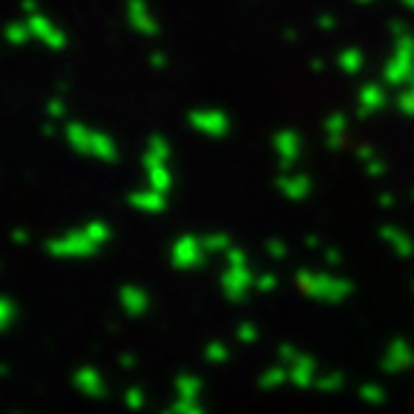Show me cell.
Instances as JSON below:
<instances>
[{
    "label": "cell",
    "instance_id": "cell-1",
    "mask_svg": "<svg viewBox=\"0 0 414 414\" xmlns=\"http://www.w3.org/2000/svg\"><path fill=\"white\" fill-rule=\"evenodd\" d=\"M110 236L112 230L107 222H90L78 230H66L46 239V253L55 259H90L110 242Z\"/></svg>",
    "mask_w": 414,
    "mask_h": 414
},
{
    "label": "cell",
    "instance_id": "cell-2",
    "mask_svg": "<svg viewBox=\"0 0 414 414\" xmlns=\"http://www.w3.org/2000/svg\"><path fill=\"white\" fill-rule=\"evenodd\" d=\"M294 282L297 288L314 299V302H328V305H336V302H345L351 297L354 285L349 280H342V276H334V273H325V270H297L294 276Z\"/></svg>",
    "mask_w": 414,
    "mask_h": 414
},
{
    "label": "cell",
    "instance_id": "cell-3",
    "mask_svg": "<svg viewBox=\"0 0 414 414\" xmlns=\"http://www.w3.org/2000/svg\"><path fill=\"white\" fill-rule=\"evenodd\" d=\"M66 142L73 150H78L81 156H92L98 161H118V147L112 144V138H107L104 132H95V129H87L84 124H69L66 127Z\"/></svg>",
    "mask_w": 414,
    "mask_h": 414
},
{
    "label": "cell",
    "instance_id": "cell-4",
    "mask_svg": "<svg viewBox=\"0 0 414 414\" xmlns=\"http://www.w3.org/2000/svg\"><path fill=\"white\" fill-rule=\"evenodd\" d=\"M207 256L211 253L204 250L201 236H193V233L179 236L173 242V248H170V262H173L176 270H196V267H201L207 262Z\"/></svg>",
    "mask_w": 414,
    "mask_h": 414
},
{
    "label": "cell",
    "instance_id": "cell-5",
    "mask_svg": "<svg viewBox=\"0 0 414 414\" xmlns=\"http://www.w3.org/2000/svg\"><path fill=\"white\" fill-rule=\"evenodd\" d=\"M256 288V276L248 265H228L222 270V294L230 302H242Z\"/></svg>",
    "mask_w": 414,
    "mask_h": 414
},
{
    "label": "cell",
    "instance_id": "cell-6",
    "mask_svg": "<svg viewBox=\"0 0 414 414\" xmlns=\"http://www.w3.org/2000/svg\"><path fill=\"white\" fill-rule=\"evenodd\" d=\"M411 366H414V349H411V342L403 339V336L391 339V342L386 345V351H383L380 368H383L386 374H400V371H405V368H411Z\"/></svg>",
    "mask_w": 414,
    "mask_h": 414
},
{
    "label": "cell",
    "instance_id": "cell-7",
    "mask_svg": "<svg viewBox=\"0 0 414 414\" xmlns=\"http://www.w3.org/2000/svg\"><path fill=\"white\" fill-rule=\"evenodd\" d=\"M317 377H319V366L314 357L308 354H299L291 366H288V383L294 388H314L317 386Z\"/></svg>",
    "mask_w": 414,
    "mask_h": 414
},
{
    "label": "cell",
    "instance_id": "cell-8",
    "mask_svg": "<svg viewBox=\"0 0 414 414\" xmlns=\"http://www.w3.org/2000/svg\"><path fill=\"white\" fill-rule=\"evenodd\" d=\"M73 386H75L84 397H92V400L107 397V383H104L101 371L92 368V366H81V368L73 374Z\"/></svg>",
    "mask_w": 414,
    "mask_h": 414
},
{
    "label": "cell",
    "instance_id": "cell-9",
    "mask_svg": "<svg viewBox=\"0 0 414 414\" xmlns=\"http://www.w3.org/2000/svg\"><path fill=\"white\" fill-rule=\"evenodd\" d=\"M273 150H276V156H280V164H282L285 170H291V167L297 164V159H299L302 142H299L297 132L285 129V132H276V135H273Z\"/></svg>",
    "mask_w": 414,
    "mask_h": 414
},
{
    "label": "cell",
    "instance_id": "cell-10",
    "mask_svg": "<svg viewBox=\"0 0 414 414\" xmlns=\"http://www.w3.org/2000/svg\"><path fill=\"white\" fill-rule=\"evenodd\" d=\"M129 207H135V211H142V213H164L167 211V196L147 187V190H132L127 196Z\"/></svg>",
    "mask_w": 414,
    "mask_h": 414
},
{
    "label": "cell",
    "instance_id": "cell-11",
    "mask_svg": "<svg viewBox=\"0 0 414 414\" xmlns=\"http://www.w3.org/2000/svg\"><path fill=\"white\" fill-rule=\"evenodd\" d=\"M118 305H121V311L127 317H142L150 308V297H147L144 288H138V285H124L118 291Z\"/></svg>",
    "mask_w": 414,
    "mask_h": 414
},
{
    "label": "cell",
    "instance_id": "cell-12",
    "mask_svg": "<svg viewBox=\"0 0 414 414\" xmlns=\"http://www.w3.org/2000/svg\"><path fill=\"white\" fill-rule=\"evenodd\" d=\"M276 190L291 201H302L311 196V179L305 173H282L276 179Z\"/></svg>",
    "mask_w": 414,
    "mask_h": 414
},
{
    "label": "cell",
    "instance_id": "cell-13",
    "mask_svg": "<svg viewBox=\"0 0 414 414\" xmlns=\"http://www.w3.org/2000/svg\"><path fill=\"white\" fill-rule=\"evenodd\" d=\"M190 124L201 135H211V138H222L230 129V124H228V118L222 112H193L190 115Z\"/></svg>",
    "mask_w": 414,
    "mask_h": 414
},
{
    "label": "cell",
    "instance_id": "cell-14",
    "mask_svg": "<svg viewBox=\"0 0 414 414\" xmlns=\"http://www.w3.org/2000/svg\"><path fill=\"white\" fill-rule=\"evenodd\" d=\"M380 236H383V242H388V248H391L400 259H411V256H414V239H411L405 230H400V228H394V225H386V228L380 230Z\"/></svg>",
    "mask_w": 414,
    "mask_h": 414
},
{
    "label": "cell",
    "instance_id": "cell-15",
    "mask_svg": "<svg viewBox=\"0 0 414 414\" xmlns=\"http://www.w3.org/2000/svg\"><path fill=\"white\" fill-rule=\"evenodd\" d=\"M170 161V147L161 135H153L150 138V147L144 153V170H156V167H167Z\"/></svg>",
    "mask_w": 414,
    "mask_h": 414
},
{
    "label": "cell",
    "instance_id": "cell-16",
    "mask_svg": "<svg viewBox=\"0 0 414 414\" xmlns=\"http://www.w3.org/2000/svg\"><path fill=\"white\" fill-rule=\"evenodd\" d=\"M204 391L201 377L196 374H179L176 377V400H198Z\"/></svg>",
    "mask_w": 414,
    "mask_h": 414
},
{
    "label": "cell",
    "instance_id": "cell-17",
    "mask_svg": "<svg viewBox=\"0 0 414 414\" xmlns=\"http://www.w3.org/2000/svg\"><path fill=\"white\" fill-rule=\"evenodd\" d=\"M288 383V366L276 363V366H267L262 374H259V388L262 391H276L280 386Z\"/></svg>",
    "mask_w": 414,
    "mask_h": 414
},
{
    "label": "cell",
    "instance_id": "cell-18",
    "mask_svg": "<svg viewBox=\"0 0 414 414\" xmlns=\"http://www.w3.org/2000/svg\"><path fill=\"white\" fill-rule=\"evenodd\" d=\"M201 242H204V250H207V253H211V256H213V253H222V256H225V253H228V250L233 248L230 236H228V233H222V230H213V233H204V236H201Z\"/></svg>",
    "mask_w": 414,
    "mask_h": 414
},
{
    "label": "cell",
    "instance_id": "cell-19",
    "mask_svg": "<svg viewBox=\"0 0 414 414\" xmlns=\"http://www.w3.org/2000/svg\"><path fill=\"white\" fill-rule=\"evenodd\" d=\"M147 184L153 187V190H159V193H170V187H173V173H170V167H156V170H147Z\"/></svg>",
    "mask_w": 414,
    "mask_h": 414
},
{
    "label": "cell",
    "instance_id": "cell-20",
    "mask_svg": "<svg viewBox=\"0 0 414 414\" xmlns=\"http://www.w3.org/2000/svg\"><path fill=\"white\" fill-rule=\"evenodd\" d=\"M204 360L207 363H213V366H222V363H228L230 360V345H225V342H207L204 345Z\"/></svg>",
    "mask_w": 414,
    "mask_h": 414
},
{
    "label": "cell",
    "instance_id": "cell-21",
    "mask_svg": "<svg viewBox=\"0 0 414 414\" xmlns=\"http://www.w3.org/2000/svg\"><path fill=\"white\" fill-rule=\"evenodd\" d=\"M345 386V377L339 374V371H322L319 377H317V391H325V394H331V391H339Z\"/></svg>",
    "mask_w": 414,
    "mask_h": 414
},
{
    "label": "cell",
    "instance_id": "cell-22",
    "mask_svg": "<svg viewBox=\"0 0 414 414\" xmlns=\"http://www.w3.org/2000/svg\"><path fill=\"white\" fill-rule=\"evenodd\" d=\"M15 314H18V308H15V299H12V297H4V299H0V328L9 331L12 322H15Z\"/></svg>",
    "mask_w": 414,
    "mask_h": 414
},
{
    "label": "cell",
    "instance_id": "cell-23",
    "mask_svg": "<svg viewBox=\"0 0 414 414\" xmlns=\"http://www.w3.org/2000/svg\"><path fill=\"white\" fill-rule=\"evenodd\" d=\"M236 339H239L242 345H253V342L259 339V328H256L250 319H242V322L236 325Z\"/></svg>",
    "mask_w": 414,
    "mask_h": 414
},
{
    "label": "cell",
    "instance_id": "cell-24",
    "mask_svg": "<svg viewBox=\"0 0 414 414\" xmlns=\"http://www.w3.org/2000/svg\"><path fill=\"white\" fill-rule=\"evenodd\" d=\"M360 397L371 405H380V403H386V388L377 383H366V386H360Z\"/></svg>",
    "mask_w": 414,
    "mask_h": 414
},
{
    "label": "cell",
    "instance_id": "cell-25",
    "mask_svg": "<svg viewBox=\"0 0 414 414\" xmlns=\"http://www.w3.org/2000/svg\"><path fill=\"white\" fill-rule=\"evenodd\" d=\"M325 129H328V144H331V147H339V144H342V129H345V121H342L339 115H334V118H328Z\"/></svg>",
    "mask_w": 414,
    "mask_h": 414
},
{
    "label": "cell",
    "instance_id": "cell-26",
    "mask_svg": "<svg viewBox=\"0 0 414 414\" xmlns=\"http://www.w3.org/2000/svg\"><path fill=\"white\" fill-rule=\"evenodd\" d=\"M276 288H280V276H276V273L265 270V273L256 276V291H259V294H270V291H276Z\"/></svg>",
    "mask_w": 414,
    "mask_h": 414
},
{
    "label": "cell",
    "instance_id": "cell-27",
    "mask_svg": "<svg viewBox=\"0 0 414 414\" xmlns=\"http://www.w3.org/2000/svg\"><path fill=\"white\" fill-rule=\"evenodd\" d=\"M124 403H127L129 411H142V408H144V391L138 388V386H129V388L124 391Z\"/></svg>",
    "mask_w": 414,
    "mask_h": 414
},
{
    "label": "cell",
    "instance_id": "cell-28",
    "mask_svg": "<svg viewBox=\"0 0 414 414\" xmlns=\"http://www.w3.org/2000/svg\"><path fill=\"white\" fill-rule=\"evenodd\" d=\"M170 408H173L176 414H207L204 405H201L198 400H176Z\"/></svg>",
    "mask_w": 414,
    "mask_h": 414
},
{
    "label": "cell",
    "instance_id": "cell-29",
    "mask_svg": "<svg viewBox=\"0 0 414 414\" xmlns=\"http://www.w3.org/2000/svg\"><path fill=\"white\" fill-rule=\"evenodd\" d=\"M265 250H267L270 259H285V256H288V245H285L282 239H267Z\"/></svg>",
    "mask_w": 414,
    "mask_h": 414
},
{
    "label": "cell",
    "instance_id": "cell-30",
    "mask_svg": "<svg viewBox=\"0 0 414 414\" xmlns=\"http://www.w3.org/2000/svg\"><path fill=\"white\" fill-rule=\"evenodd\" d=\"M297 357H299V351L294 349L291 342H282V345H280V363H282V366H291Z\"/></svg>",
    "mask_w": 414,
    "mask_h": 414
},
{
    "label": "cell",
    "instance_id": "cell-31",
    "mask_svg": "<svg viewBox=\"0 0 414 414\" xmlns=\"http://www.w3.org/2000/svg\"><path fill=\"white\" fill-rule=\"evenodd\" d=\"M380 104H383L380 90H366V95H363V110H377Z\"/></svg>",
    "mask_w": 414,
    "mask_h": 414
},
{
    "label": "cell",
    "instance_id": "cell-32",
    "mask_svg": "<svg viewBox=\"0 0 414 414\" xmlns=\"http://www.w3.org/2000/svg\"><path fill=\"white\" fill-rule=\"evenodd\" d=\"M225 262H228V265H248V253H245L242 248L233 245V248L225 253Z\"/></svg>",
    "mask_w": 414,
    "mask_h": 414
},
{
    "label": "cell",
    "instance_id": "cell-33",
    "mask_svg": "<svg viewBox=\"0 0 414 414\" xmlns=\"http://www.w3.org/2000/svg\"><path fill=\"white\" fill-rule=\"evenodd\" d=\"M363 167H366V173H368V176H374V179H380V176L386 173V161H380L377 156H374V159H368Z\"/></svg>",
    "mask_w": 414,
    "mask_h": 414
},
{
    "label": "cell",
    "instance_id": "cell-34",
    "mask_svg": "<svg viewBox=\"0 0 414 414\" xmlns=\"http://www.w3.org/2000/svg\"><path fill=\"white\" fill-rule=\"evenodd\" d=\"M322 262L331 265V267H336V265L342 262V253H339L336 248H325V250H322Z\"/></svg>",
    "mask_w": 414,
    "mask_h": 414
},
{
    "label": "cell",
    "instance_id": "cell-35",
    "mask_svg": "<svg viewBox=\"0 0 414 414\" xmlns=\"http://www.w3.org/2000/svg\"><path fill=\"white\" fill-rule=\"evenodd\" d=\"M12 242H18V245H26V242H29V230H26V228H15V233H12Z\"/></svg>",
    "mask_w": 414,
    "mask_h": 414
},
{
    "label": "cell",
    "instance_id": "cell-36",
    "mask_svg": "<svg viewBox=\"0 0 414 414\" xmlns=\"http://www.w3.org/2000/svg\"><path fill=\"white\" fill-rule=\"evenodd\" d=\"M377 204L386 207V211H388V207H394V193H380L377 196Z\"/></svg>",
    "mask_w": 414,
    "mask_h": 414
},
{
    "label": "cell",
    "instance_id": "cell-37",
    "mask_svg": "<svg viewBox=\"0 0 414 414\" xmlns=\"http://www.w3.org/2000/svg\"><path fill=\"white\" fill-rule=\"evenodd\" d=\"M357 156H360V161L366 164L368 159H374V150H371V147H360V150H357Z\"/></svg>",
    "mask_w": 414,
    "mask_h": 414
},
{
    "label": "cell",
    "instance_id": "cell-38",
    "mask_svg": "<svg viewBox=\"0 0 414 414\" xmlns=\"http://www.w3.org/2000/svg\"><path fill=\"white\" fill-rule=\"evenodd\" d=\"M121 368H135V357L132 354H121Z\"/></svg>",
    "mask_w": 414,
    "mask_h": 414
},
{
    "label": "cell",
    "instance_id": "cell-39",
    "mask_svg": "<svg viewBox=\"0 0 414 414\" xmlns=\"http://www.w3.org/2000/svg\"><path fill=\"white\" fill-rule=\"evenodd\" d=\"M305 245H308V248H314V250H317V248H319V239H317V236H308V239H305Z\"/></svg>",
    "mask_w": 414,
    "mask_h": 414
},
{
    "label": "cell",
    "instance_id": "cell-40",
    "mask_svg": "<svg viewBox=\"0 0 414 414\" xmlns=\"http://www.w3.org/2000/svg\"><path fill=\"white\" fill-rule=\"evenodd\" d=\"M161 414H176V411H173V408H164V411H161Z\"/></svg>",
    "mask_w": 414,
    "mask_h": 414
},
{
    "label": "cell",
    "instance_id": "cell-41",
    "mask_svg": "<svg viewBox=\"0 0 414 414\" xmlns=\"http://www.w3.org/2000/svg\"><path fill=\"white\" fill-rule=\"evenodd\" d=\"M408 196H411V201H414V187H411V193H408Z\"/></svg>",
    "mask_w": 414,
    "mask_h": 414
},
{
    "label": "cell",
    "instance_id": "cell-42",
    "mask_svg": "<svg viewBox=\"0 0 414 414\" xmlns=\"http://www.w3.org/2000/svg\"><path fill=\"white\" fill-rule=\"evenodd\" d=\"M411 291H414V282H411Z\"/></svg>",
    "mask_w": 414,
    "mask_h": 414
}]
</instances>
